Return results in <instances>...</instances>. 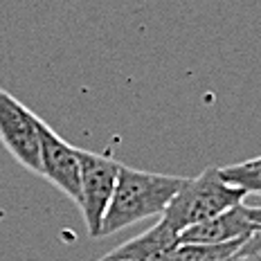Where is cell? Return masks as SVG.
<instances>
[{
    "label": "cell",
    "mask_w": 261,
    "mask_h": 261,
    "mask_svg": "<svg viewBox=\"0 0 261 261\" xmlns=\"http://www.w3.org/2000/svg\"><path fill=\"white\" fill-rule=\"evenodd\" d=\"M41 140V176L47 178L59 192L77 203L79 198V149L68 144L57 130L39 117Z\"/></svg>",
    "instance_id": "5b68a950"
},
{
    "label": "cell",
    "mask_w": 261,
    "mask_h": 261,
    "mask_svg": "<svg viewBox=\"0 0 261 261\" xmlns=\"http://www.w3.org/2000/svg\"><path fill=\"white\" fill-rule=\"evenodd\" d=\"M246 210H248L250 221H254V223H257V225L261 227V205H254V207H250V205H246Z\"/></svg>",
    "instance_id": "8fae6325"
},
{
    "label": "cell",
    "mask_w": 261,
    "mask_h": 261,
    "mask_svg": "<svg viewBox=\"0 0 261 261\" xmlns=\"http://www.w3.org/2000/svg\"><path fill=\"white\" fill-rule=\"evenodd\" d=\"M237 254L243 257L246 261H261V227L257 232H252V234L241 243Z\"/></svg>",
    "instance_id": "30bf717a"
},
{
    "label": "cell",
    "mask_w": 261,
    "mask_h": 261,
    "mask_svg": "<svg viewBox=\"0 0 261 261\" xmlns=\"http://www.w3.org/2000/svg\"><path fill=\"white\" fill-rule=\"evenodd\" d=\"M178 232L171 230L165 221H158L153 227H149L140 237L117 246L111 250L113 257L130 259V261H165V257L178 246Z\"/></svg>",
    "instance_id": "52a82bcc"
},
{
    "label": "cell",
    "mask_w": 261,
    "mask_h": 261,
    "mask_svg": "<svg viewBox=\"0 0 261 261\" xmlns=\"http://www.w3.org/2000/svg\"><path fill=\"white\" fill-rule=\"evenodd\" d=\"M0 142L27 171L41 173L39 117L0 86Z\"/></svg>",
    "instance_id": "277c9868"
},
{
    "label": "cell",
    "mask_w": 261,
    "mask_h": 261,
    "mask_svg": "<svg viewBox=\"0 0 261 261\" xmlns=\"http://www.w3.org/2000/svg\"><path fill=\"white\" fill-rule=\"evenodd\" d=\"M221 176L227 182L239 185L250 194H261V155L252 158V160L239 162V165L221 167Z\"/></svg>",
    "instance_id": "9c48e42d"
},
{
    "label": "cell",
    "mask_w": 261,
    "mask_h": 261,
    "mask_svg": "<svg viewBox=\"0 0 261 261\" xmlns=\"http://www.w3.org/2000/svg\"><path fill=\"white\" fill-rule=\"evenodd\" d=\"M243 241L230 243H178L165 261H232Z\"/></svg>",
    "instance_id": "ba28073f"
},
{
    "label": "cell",
    "mask_w": 261,
    "mask_h": 261,
    "mask_svg": "<svg viewBox=\"0 0 261 261\" xmlns=\"http://www.w3.org/2000/svg\"><path fill=\"white\" fill-rule=\"evenodd\" d=\"M185 180L187 178L151 173L122 165L99 237H108L151 216H162Z\"/></svg>",
    "instance_id": "6da1fadb"
},
{
    "label": "cell",
    "mask_w": 261,
    "mask_h": 261,
    "mask_svg": "<svg viewBox=\"0 0 261 261\" xmlns=\"http://www.w3.org/2000/svg\"><path fill=\"white\" fill-rule=\"evenodd\" d=\"M259 225L250 221L246 205H234V207L221 212L219 216L196 225L187 227L180 232L178 243H230V241H246V239L257 232Z\"/></svg>",
    "instance_id": "8992f818"
},
{
    "label": "cell",
    "mask_w": 261,
    "mask_h": 261,
    "mask_svg": "<svg viewBox=\"0 0 261 261\" xmlns=\"http://www.w3.org/2000/svg\"><path fill=\"white\" fill-rule=\"evenodd\" d=\"M246 196L248 192L243 187L227 182L221 176V167H207L200 176L185 180L160 219L180 234L196 223L210 221L221 212L241 205Z\"/></svg>",
    "instance_id": "7a4b0ae2"
},
{
    "label": "cell",
    "mask_w": 261,
    "mask_h": 261,
    "mask_svg": "<svg viewBox=\"0 0 261 261\" xmlns=\"http://www.w3.org/2000/svg\"><path fill=\"white\" fill-rule=\"evenodd\" d=\"M97 261H130V259H119V257H113V254L108 252L106 257H101V259H97Z\"/></svg>",
    "instance_id": "7c38bea8"
},
{
    "label": "cell",
    "mask_w": 261,
    "mask_h": 261,
    "mask_svg": "<svg viewBox=\"0 0 261 261\" xmlns=\"http://www.w3.org/2000/svg\"><path fill=\"white\" fill-rule=\"evenodd\" d=\"M117 160L92 151L79 149V198L77 205L84 214L86 227L92 239H99L101 223H104L106 210L111 205L115 182L119 176Z\"/></svg>",
    "instance_id": "3957f363"
}]
</instances>
